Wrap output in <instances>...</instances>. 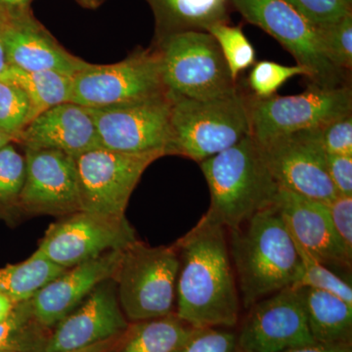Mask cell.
<instances>
[{
	"label": "cell",
	"instance_id": "6",
	"mask_svg": "<svg viewBox=\"0 0 352 352\" xmlns=\"http://www.w3.org/2000/svg\"><path fill=\"white\" fill-rule=\"evenodd\" d=\"M164 87L170 94L208 99L231 94L234 82L219 43L207 32H184L155 41Z\"/></svg>",
	"mask_w": 352,
	"mask_h": 352
},
{
	"label": "cell",
	"instance_id": "22",
	"mask_svg": "<svg viewBox=\"0 0 352 352\" xmlns=\"http://www.w3.org/2000/svg\"><path fill=\"white\" fill-rule=\"evenodd\" d=\"M302 289L308 327L315 342L351 344L352 305L327 292Z\"/></svg>",
	"mask_w": 352,
	"mask_h": 352
},
{
	"label": "cell",
	"instance_id": "24",
	"mask_svg": "<svg viewBox=\"0 0 352 352\" xmlns=\"http://www.w3.org/2000/svg\"><path fill=\"white\" fill-rule=\"evenodd\" d=\"M0 78L15 83L24 90L31 103L32 120L48 109L69 102L73 78L64 74L54 71L25 72L9 66Z\"/></svg>",
	"mask_w": 352,
	"mask_h": 352
},
{
	"label": "cell",
	"instance_id": "10",
	"mask_svg": "<svg viewBox=\"0 0 352 352\" xmlns=\"http://www.w3.org/2000/svg\"><path fill=\"white\" fill-rule=\"evenodd\" d=\"M161 153L131 154L96 148L75 157L80 210L111 219H126L132 192Z\"/></svg>",
	"mask_w": 352,
	"mask_h": 352
},
{
	"label": "cell",
	"instance_id": "44",
	"mask_svg": "<svg viewBox=\"0 0 352 352\" xmlns=\"http://www.w3.org/2000/svg\"><path fill=\"white\" fill-rule=\"evenodd\" d=\"M13 142L12 138L7 135V134L4 133V132L0 131V149H1L3 146L8 144V143Z\"/></svg>",
	"mask_w": 352,
	"mask_h": 352
},
{
	"label": "cell",
	"instance_id": "38",
	"mask_svg": "<svg viewBox=\"0 0 352 352\" xmlns=\"http://www.w3.org/2000/svg\"><path fill=\"white\" fill-rule=\"evenodd\" d=\"M283 352H352L351 344H315L296 347Z\"/></svg>",
	"mask_w": 352,
	"mask_h": 352
},
{
	"label": "cell",
	"instance_id": "26",
	"mask_svg": "<svg viewBox=\"0 0 352 352\" xmlns=\"http://www.w3.org/2000/svg\"><path fill=\"white\" fill-rule=\"evenodd\" d=\"M32 314L31 300L18 303L8 319L0 324V351L43 352L46 340Z\"/></svg>",
	"mask_w": 352,
	"mask_h": 352
},
{
	"label": "cell",
	"instance_id": "5",
	"mask_svg": "<svg viewBox=\"0 0 352 352\" xmlns=\"http://www.w3.org/2000/svg\"><path fill=\"white\" fill-rule=\"evenodd\" d=\"M179 258L173 247L135 241L122 252L116 271L118 300L132 323L175 314Z\"/></svg>",
	"mask_w": 352,
	"mask_h": 352
},
{
	"label": "cell",
	"instance_id": "43",
	"mask_svg": "<svg viewBox=\"0 0 352 352\" xmlns=\"http://www.w3.org/2000/svg\"><path fill=\"white\" fill-rule=\"evenodd\" d=\"M80 6L87 7V8H97L101 6L105 0H76Z\"/></svg>",
	"mask_w": 352,
	"mask_h": 352
},
{
	"label": "cell",
	"instance_id": "13",
	"mask_svg": "<svg viewBox=\"0 0 352 352\" xmlns=\"http://www.w3.org/2000/svg\"><path fill=\"white\" fill-rule=\"evenodd\" d=\"M138 241L126 219L76 212L51 224L36 252L64 270L113 251H122Z\"/></svg>",
	"mask_w": 352,
	"mask_h": 352
},
{
	"label": "cell",
	"instance_id": "39",
	"mask_svg": "<svg viewBox=\"0 0 352 352\" xmlns=\"http://www.w3.org/2000/svg\"><path fill=\"white\" fill-rule=\"evenodd\" d=\"M34 0H0V12L14 13L31 8Z\"/></svg>",
	"mask_w": 352,
	"mask_h": 352
},
{
	"label": "cell",
	"instance_id": "21",
	"mask_svg": "<svg viewBox=\"0 0 352 352\" xmlns=\"http://www.w3.org/2000/svg\"><path fill=\"white\" fill-rule=\"evenodd\" d=\"M156 19L155 41L184 32H206L210 25L228 23L231 0H146Z\"/></svg>",
	"mask_w": 352,
	"mask_h": 352
},
{
	"label": "cell",
	"instance_id": "9",
	"mask_svg": "<svg viewBox=\"0 0 352 352\" xmlns=\"http://www.w3.org/2000/svg\"><path fill=\"white\" fill-rule=\"evenodd\" d=\"M250 24L261 28L291 53L298 66L310 73V82L319 87L349 85L347 74L336 68L322 48L317 25L283 0H231Z\"/></svg>",
	"mask_w": 352,
	"mask_h": 352
},
{
	"label": "cell",
	"instance_id": "1",
	"mask_svg": "<svg viewBox=\"0 0 352 352\" xmlns=\"http://www.w3.org/2000/svg\"><path fill=\"white\" fill-rule=\"evenodd\" d=\"M179 258L175 314L195 329H231L241 300L226 228L204 215L175 245Z\"/></svg>",
	"mask_w": 352,
	"mask_h": 352
},
{
	"label": "cell",
	"instance_id": "36",
	"mask_svg": "<svg viewBox=\"0 0 352 352\" xmlns=\"http://www.w3.org/2000/svg\"><path fill=\"white\" fill-rule=\"evenodd\" d=\"M326 205L340 243L352 256V196H337Z\"/></svg>",
	"mask_w": 352,
	"mask_h": 352
},
{
	"label": "cell",
	"instance_id": "11",
	"mask_svg": "<svg viewBox=\"0 0 352 352\" xmlns=\"http://www.w3.org/2000/svg\"><path fill=\"white\" fill-rule=\"evenodd\" d=\"M89 109L102 148L111 151L168 156L171 98L168 91L144 100Z\"/></svg>",
	"mask_w": 352,
	"mask_h": 352
},
{
	"label": "cell",
	"instance_id": "7",
	"mask_svg": "<svg viewBox=\"0 0 352 352\" xmlns=\"http://www.w3.org/2000/svg\"><path fill=\"white\" fill-rule=\"evenodd\" d=\"M168 91L155 46L115 64L87 63L73 76L69 102L90 109L133 103Z\"/></svg>",
	"mask_w": 352,
	"mask_h": 352
},
{
	"label": "cell",
	"instance_id": "14",
	"mask_svg": "<svg viewBox=\"0 0 352 352\" xmlns=\"http://www.w3.org/2000/svg\"><path fill=\"white\" fill-rule=\"evenodd\" d=\"M237 344L239 352H283L315 344L302 288H287L250 307Z\"/></svg>",
	"mask_w": 352,
	"mask_h": 352
},
{
	"label": "cell",
	"instance_id": "20",
	"mask_svg": "<svg viewBox=\"0 0 352 352\" xmlns=\"http://www.w3.org/2000/svg\"><path fill=\"white\" fill-rule=\"evenodd\" d=\"M15 141L24 148L57 150L73 157L101 147L89 109L72 102L39 113Z\"/></svg>",
	"mask_w": 352,
	"mask_h": 352
},
{
	"label": "cell",
	"instance_id": "35",
	"mask_svg": "<svg viewBox=\"0 0 352 352\" xmlns=\"http://www.w3.org/2000/svg\"><path fill=\"white\" fill-rule=\"evenodd\" d=\"M320 138L327 154L352 155V113L320 127Z\"/></svg>",
	"mask_w": 352,
	"mask_h": 352
},
{
	"label": "cell",
	"instance_id": "40",
	"mask_svg": "<svg viewBox=\"0 0 352 352\" xmlns=\"http://www.w3.org/2000/svg\"><path fill=\"white\" fill-rule=\"evenodd\" d=\"M124 336V335H122ZM122 336L107 340V342H101V344H95V346L85 347V349H78V351H67V352H111L119 344ZM0 352H18V351H0Z\"/></svg>",
	"mask_w": 352,
	"mask_h": 352
},
{
	"label": "cell",
	"instance_id": "12",
	"mask_svg": "<svg viewBox=\"0 0 352 352\" xmlns=\"http://www.w3.org/2000/svg\"><path fill=\"white\" fill-rule=\"evenodd\" d=\"M258 146L280 188L324 204L340 195L329 177L320 129L284 134Z\"/></svg>",
	"mask_w": 352,
	"mask_h": 352
},
{
	"label": "cell",
	"instance_id": "33",
	"mask_svg": "<svg viewBox=\"0 0 352 352\" xmlns=\"http://www.w3.org/2000/svg\"><path fill=\"white\" fill-rule=\"evenodd\" d=\"M175 352H239L237 335L229 329H195Z\"/></svg>",
	"mask_w": 352,
	"mask_h": 352
},
{
	"label": "cell",
	"instance_id": "18",
	"mask_svg": "<svg viewBox=\"0 0 352 352\" xmlns=\"http://www.w3.org/2000/svg\"><path fill=\"white\" fill-rule=\"evenodd\" d=\"M122 252L124 250L106 252L68 268L39 289L31 300L32 314L39 325L55 327L98 285L113 279Z\"/></svg>",
	"mask_w": 352,
	"mask_h": 352
},
{
	"label": "cell",
	"instance_id": "32",
	"mask_svg": "<svg viewBox=\"0 0 352 352\" xmlns=\"http://www.w3.org/2000/svg\"><path fill=\"white\" fill-rule=\"evenodd\" d=\"M25 175V157L12 142L3 146L0 149V208H18Z\"/></svg>",
	"mask_w": 352,
	"mask_h": 352
},
{
	"label": "cell",
	"instance_id": "28",
	"mask_svg": "<svg viewBox=\"0 0 352 352\" xmlns=\"http://www.w3.org/2000/svg\"><path fill=\"white\" fill-rule=\"evenodd\" d=\"M31 120V103L24 90L0 78V131L15 141Z\"/></svg>",
	"mask_w": 352,
	"mask_h": 352
},
{
	"label": "cell",
	"instance_id": "34",
	"mask_svg": "<svg viewBox=\"0 0 352 352\" xmlns=\"http://www.w3.org/2000/svg\"><path fill=\"white\" fill-rule=\"evenodd\" d=\"M317 27H324L351 12L344 0H283Z\"/></svg>",
	"mask_w": 352,
	"mask_h": 352
},
{
	"label": "cell",
	"instance_id": "23",
	"mask_svg": "<svg viewBox=\"0 0 352 352\" xmlns=\"http://www.w3.org/2000/svg\"><path fill=\"white\" fill-rule=\"evenodd\" d=\"M194 330L175 314L135 322L111 352H175Z\"/></svg>",
	"mask_w": 352,
	"mask_h": 352
},
{
	"label": "cell",
	"instance_id": "37",
	"mask_svg": "<svg viewBox=\"0 0 352 352\" xmlns=\"http://www.w3.org/2000/svg\"><path fill=\"white\" fill-rule=\"evenodd\" d=\"M327 170L340 195L352 196V155L327 154Z\"/></svg>",
	"mask_w": 352,
	"mask_h": 352
},
{
	"label": "cell",
	"instance_id": "17",
	"mask_svg": "<svg viewBox=\"0 0 352 352\" xmlns=\"http://www.w3.org/2000/svg\"><path fill=\"white\" fill-rule=\"evenodd\" d=\"M1 13V12H0ZM7 63L25 72L54 71L73 78L88 62L65 50L34 18L31 8L1 13Z\"/></svg>",
	"mask_w": 352,
	"mask_h": 352
},
{
	"label": "cell",
	"instance_id": "15",
	"mask_svg": "<svg viewBox=\"0 0 352 352\" xmlns=\"http://www.w3.org/2000/svg\"><path fill=\"white\" fill-rule=\"evenodd\" d=\"M25 175L18 208L58 217L80 212L75 157L57 150L25 148Z\"/></svg>",
	"mask_w": 352,
	"mask_h": 352
},
{
	"label": "cell",
	"instance_id": "16",
	"mask_svg": "<svg viewBox=\"0 0 352 352\" xmlns=\"http://www.w3.org/2000/svg\"><path fill=\"white\" fill-rule=\"evenodd\" d=\"M129 327L118 300L117 286L109 279L55 326L43 352H67L117 339Z\"/></svg>",
	"mask_w": 352,
	"mask_h": 352
},
{
	"label": "cell",
	"instance_id": "2",
	"mask_svg": "<svg viewBox=\"0 0 352 352\" xmlns=\"http://www.w3.org/2000/svg\"><path fill=\"white\" fill-rule=\"evenodd\" d=\"M228 248L243 307L295 287L302 259L276 204L229 230Z\"/></svg>",
	"mask_w": 352,
	"mask_h": 352
},
{
	"label": "cell",
	"instance_id": "19",
	"mask_svg": "<svg viewBox=\"0 0 352 352\" xmlns=\"http://www.w3.org/2000/svg\"><path fill=\"white\" fill-rule=\"evenodd\" d=\"M276 206L298 247L328 267L351 270L352 256L333 229L326 204L280 188Z\"/></svg>",
	"mask_w": 352,
	"mask_h": 352
},
{
	"label": "cell",
	"instance_id": "8",
	"mask_svg": "<svg viewBox=\"0 0 352 352\" xmlns=\"http://www.w3.org/2000/svg\"><path fill=\"white\" fill-rule=\"evenodd\" d=\"M251 135L258 144L284 134L320 129L352 113L351 85L310 83L302 94L268 98L248 97Z\"/></svg>",
	"mask_w": 352,
	"mask_h": 352
},
{
	"label": "cell",
	"instance_id": "42",
	"mask_svg": "<svg viewBox=\"0 0 352 352\" xmlns=\"http://www.w3.org/2000/svg\"><path fill=\"white\" fill-rule=\"evenodd\" d=\"M9 65L7 63L6 51H4L3 41H2V18L1 13H0V78L4 75Z\"/></svg>",
	"mask_w": 352,
	"mask_h": 352
},
{
	"label": "cell",
	"instance_id": "27",
	"mask_svg": "<svg viewBox=\"0 0 352 352\" xmlns=\"http://www.w3.org/2000/svg\"><path fill=\"white\" fill-rule=\"evenodd\" d=\"M206 32L219 43L234 82H237L241 73L256 64V50L240 25L217 23L210 25Z\"/></svg>",
	"mask_w": 352,
	"mask_h": 352
},
{
	"label": "cell",
	"instance_id": "41",
	"mask_svg": "<svg viewBox=\"0 0 352 352\" xmlns=\"http://www.w3.org/2000/svg\"><path fill=\"white\" fill-rule=\"evenodd\" d=\"M16 305H17L14 303L10 298L0 294V324L3 323L10 317Z\"/></svg>",
	"mask_w": 352,
	"mask_h": 352
},
{
	"label": "cell",
	"instance_id": "31",
	"mask_svg": "<svg viewBox=\"0 0 352 352\" xmlns=\"http://www.w3.org/2000/svg\"><path fill=\"white\" fill-rule=\"evenodd\" d=\"M296 76L310 78V73L305 67L298 65L284 66L272 61H259L252 67L248 78V85L254 94L252 96L268 98L276 95L278 89Z\"/></svg>",
	"mask_w": 352,
	"mask_h": 352
},
{
	"label": "cell",
	"instance_id": "45",
	"mask_svg": "<svg viewBox=\"0 0 352 352\" xmlns=\"http://www.w3.org/2000/svg\"><path fill=\"white\" fill-rule=\"evenodd\" d=\"M344 2L349 6V7L352 6V0H344Z\"/></svg>",
	"mask_w": 352,
	"mask_h": 352
},
{
	"label": "cell",
	"instance_id": "3",
	"mask_svg": "<svg viewBox=\"0 0 352 352\" xmlns=\"http://www.w3.org/2000/svg\"><path fill=\"white\" fill-rule=\"evenodd\" d=\"M199 164L210 192L205 217L226 230L276 204L279 185L252 135Z\"/></svg>",
	"mask_w": 352,
	"mask_h": 352
},
{
	"label": "cell",
	"instance_id": "30",
	"mask_svg": "<svg viewBox=\"0 0 352 352\" xmlns=\"http://www.w3.org/2000/svg\"><path fill=\"white\" fill-rule=\"evenodd\" d=\"M322 48L331 64L344 73L352 69V12L333 23L318 27Z\"/></svg>",
	"mask_w": 352,
	"mask_h": 352
},
{
	"label": "cell",
	"instance_id": "29",
	"mask_svg": "<svg viewBox=\"0 0 352 352\" xmlns=\"http://www.w3.org/2000/svg\"><path fill=\"white\" fill-rule=\"evenodd\" d=\"M302 259V276L294 288H309L327 292L352 305V289L351 284L329 270L307 252L296 245Z\"/></svg>",
	"mask_w": 352,
	"mask_h": 352
},
{
	"label": "cell",
	"instance_id": "25",
	"mask_svg": "<svg viewBox=\"0 0 352 352\" xmlns=\"http://www.w3.org/2000/svg\"><path fill=\"white\" fill-rule=\"evenodd\" d=\"M65 270L36 251L22 263L0 268V294L16 305L28 302Z\"/></svg>",
	"mask_w": 352,
	"mask_h": 352
},
{
	"label": "cell",
	"instance_id": "4",
	"mask_svg": "<svg viewBox=\"0 0 352 352\" xmlns=\"http://www.w3.org/2000/svg\"><path fill=\"white\" fill-rule=\"evenodd\" d=\"M171 98L168 156L201 163L251 135L248 97L240 88L208 99H192L168 92Z\"/></svg>",
	"mask_w": 352,
	"mask_h": 352
}]
</instances>
